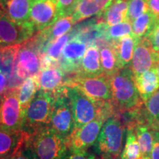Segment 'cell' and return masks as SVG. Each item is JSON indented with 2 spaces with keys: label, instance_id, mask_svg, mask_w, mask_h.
<instances>
[{
  "label": "cell",
  "instance_id": "1",
  "mask_svg": "<svg viewBox=\"0 0 159 159\" xmlns=\"http://www.w3.org/2000/svg\"><path fill=\"white\" fill-rule=\"evenodd\" d=\"M112 102L117 113L144 105L135 83V77L129 67L120 69L110 77Z\"/></svg>",
  "mask_w": 159,
  "mask_h": 159
},
{
  "label": "cell",
  "instance_id": "2",
  "mask_svg": "<svg viewBox=\"0 0 159 159\" xmlns=\"http://www.w3.org/2000/svg\"><path fill=\"white\" fill-rule=\"evenodd\" d=\"M28 143L35 159H63L69 151L66 139L50 126L30 134Z\"/></svg>",
  "mask_w": 159,
  "mask_h": 159
},
{
  "label": "cell",
  "instance_id": "3",
  "mask_svg": "<svg viewBox=\"0 0 159 159\" xmlns=\"http://www.w3.org/2000/svg\"><path fill=\"white\" fill-rule=\"evenodd\" d=\"M55 95L39 90L26 108L23 130L29 134L49 126Z\"/></svg>",
  "mask_w": 159,
  "mask_h": 159
},
{
  "label": "cell",
  "instance_id": "4",
  "mask_svg": "<svg viewBox=\"0 0 159 159\" xmlns=\"http://www.w3.org/2000/svg\"><path fill=\"white\" fill-rule=\"evenodd\" d=\"M125 128L116 115L105 121L95 142L97 152L108 159L118 158L122 152Z\"/></svg>",
  "mask_w": 159,
  "mask_h": 159
},
{
  "label": "cell",
  "instance_id": "5",
  "mask_svg": "<svg viewBox=\"0 0 159 159\" xmlns=\"http://www.w3.org/2000/svg\"><path fill=\"white\" fill-rule=\"evenodd\" d=\"M65 93L70 102L75 121V129L83 127L94 119L100 117L101 102L86 96L78 88L66 85ZM100 119V118H99Z\"/></svg>",
  "mask_w": 159,
  "mask_h": 159
},
{
  "label": "cell",
  "instance_id": "6",
  "mask_svg": "<svg viewBox=\"0 0 159 159\" xmlns=\"http://www.w3.org/2000/svg\"><path fill=\"white\" fill-rule=\"evenodd\" d=\"M66 85L77 87L95 101L112 100L110 77L105 74L95 77L75 74L71 78L67 79Z\"/></svg>",
  "mask_w": 159,
  "mask_h": 159
},
{
  "label": "cell",
  "instance_id": "7",
  "mask_svg": "<svg viewBox=\"0 0 159 159\" xmlns=\"http://www.w3.org/2000/svg\"><path fill=\"white\" fill-rule=\"evenodd\" d=\"M36 33L34 26L29 21L16 22L0 9V49L25 43Z\"/></svg>",
  "mask_w": 159,
  "mask_h": 159
},
{
  "label": "cell",
  "instance_id": "8",
  "mask_svg": "<svg viewBox=\"0 0 159 159\" xmlns=\"http://www.w3.org/2000/svg\"><path fill=\"white\" fill-rule=\"evenodd\" d=\"M41 53L33 37L21 43L16 59V76L19 79H26L37 75L41 69Z\"/></svg>",
  "mask_w": 159,
  "mask_h": 159
},
{
  "label": "cell",
  "instance_id": "9",
  "mask_svg": "<svg viewBox=\"0 0 159 159\" xmlns=\"http://www.w3.org/2000/svg\"><path fill=\"white\" fill-rule=\"evenodd\" d=\"M54 95L49 126L67 139L75 130V121L70 102L65 93V86L62 91Z\"/></svg>",
  "mask_w": 159,
  "mask_h": 159
},
{
  "label": "cell",
  "instance_id": "10",
  "mask_svg": "<svg viewBox=\"0 0 159 159\" xmlns=\"http://www.w3.org/2000/svg\"><path fill=\"white\" fill-rule=\"evenodd\" d=\"M25 114L20 104L18 88L8 90L0 100V128L23 130Z\"/></svg>",
  "mask_w": 159,
  "mask_h": 159
},
{
  "label": "cell",
  "instance_id": "11",
  "mask_svg": "<svg viewBox=\"0 0 159 159\" xmlns=\"http://www.w3.org/2000/svg\"><path fill=\"white\" fill-rule=\"evenodd\" d=\"M105 121L97 118L81 128L75 129L66 139L70 151H85L95 144Z\"/></svg>",
  "mask_w": 159,
  "mask_h": 159
},
{
  "label": "cell",
  "instance_id": "12",
  "mask_svg": "<svg viewBox=\"0 0 159 159\" xmlns=\"http://www.w3.org/2000/svg\"><path fill=\"white\" fill-rule=\"evenodd\" d=\"M60 17L54 0H33L28 21L39 32L54 24Z\"/></svg>",
  "mask_w": 159,
  "mask_h": 159
},
{
  "label": "cell",
  "instance_id": "13",
  "mask_svg": "<svg viewBox=\"0 0 159 159\" xmlns=\"http://www.w3.org/2000/svg\"><path fill=\"white\" fill-rule=\"evenodd\" d=\"M158 55V53L155 52L148 38L139 39L135 47L130 66L134 77L154 69Z\"/></svg>",
  "mask_w": 159,
  "mask_h": 159
},
{
  "label": "cell",
  "instance_id": "14",
  "mask_svg": "<svg viewBox=\"0 0 159 159\" xmlns=\"http://www.w3.org/2000/svg\"><path fill=\"white\" fill-rule=\"evenodd\" d=\"M87 44L76 38H70L66 44L58 62V67L65 73H76L86 50Z\"/></svg>",
  "mask_w": 159,
  "mask_h": 159
},
{
  "label": "cell",
  "instance_id": "15",
  "mask_svg": "<svg viewBox=\"0 0 159 159\" xmlns=\"http://www.w3.org/2000/svg\"><path fill=\"white\" fill-rule=\"evenodd\" d=\"M66 73L57 66L41 69L37 75L40 90L55 94L62 91L66 83Z\"/></svg>",
  "mask_w": 159,
  "mask_h": 159
},
{
  "label": "cell",
  "instance_id": "16",
  "mask_svg": "<svg viewBox=\"0 0 159 159\" xmlns=\"http://www.w3.org/2000/svg\"><path fill=\"white\" fill-rule=\"evenodd\" d=\"M30 134L24 130H8L0 128V158H8L23 143Z\"/></svg>",
  "mask_w": 159,
  "mask_h": 159
},
{
  "label": "cell",
  "instance_id": "17",
  "mask_svg": "<svg viewBox=\"0 0 159 159\" xmlns=\"http://www.w3.org/2000/svg\"><path fill=\"white\" fill-rule=\"evenodd\" d=\"M75 74L89 77L104 75L101 64L99 48L96 43L88 45L78 70Z\"/></svg>",
  "mask_w": 159,
  "mask_h": 159
},
{
  "label": "cell",
  "instance_id": "18",
  "mask_svg": "<svg viewBox=\"0 0 159 159\" xmlns=\"http://www.w3.org/2000/svg\"><path fill=\"white\" fill-rule=\"evenodd\" d=\"M113 0H78L72 13L73 21L76 24L94 16L101 15Z\"/></svg>",
  "mask_w": 159,
  "mask_h": 159
},
{
  "label": "cell",
  "instance_id": "19",
  "mask_svg": "<svg viewBox=\"0 0 159 159\" xmlns=\"http://www.w3.org/2000/svg\"><path fill=\"white\" fill-rule=\"evenodd\" d=\"M33 0H0V9L16 22H25L30 19Z\"/></svg>",
  "mask_w": 159,
  "mask_h": 159
},
{
  "label": "cell",
  "instance_id": "20",
  "mask_svg": "<svg viewBox=\"0 0 159 159\" xmlns=\"http://www.w3.org/2000/svg\"><path fill=\"white\" fill-rule=\"evenodd\" d=\"M139 40L131 34L116 41H111L116 52L119 68L121 69L130 66L135 47Z\"/></svg>",
  "mask_w": 159,
  "mask_h": 159
},
{
  "label": "cell",
  "instance_id": "21",
  "mask_svg": "<svg viewBox=\"0 0 159 159\" xmlns=\"http://www.w3.org/2000/svg\"><path fill=\"white\" fill-rule=\"evenodd\" d=\"M128 0H113L108 8L98 16L108 26L128 20Z\"/></svg>",
  "mask_w": 159,
  "mask_h": 159
},
{
  "label": "cell",
  "instance_id": "22",
  "mask_svg": "<svg viewBox=\"0 0 159 159\" xmlns=\"http://www.w3.org/2000/svg\"><path fill=\"white\" fill-rule=\"evenodd\" d=\"M135 83L144 102L159 89V78L155 68L135 77Z\"/></svg>",
  "mask_w": 159,
  "mask_h": 159
},
{
  "label": "cell",
  "instance_id": "23",
  "mask_svg": "<svg viewBox=\"0 0 159 159\" xmlns=\"http://www.w3.org/2000/svg\"><path fill=\"white\" fill-rule=\"evenodd\" d=\"M100 49V61L103 72L108 77H111L120 70L116 52L110 41H106L99 46Z\"/></svg>",
  "mask_w": 159,
  "mask_h": 159
},
{
  "label": "cell",
  "instance_id": "24",
  "mask_svg": "<svg viewBox=\"0 0 159 159\" xmlns=\"http://www.w3.org/2000/svg\"><path fill=\"white\" fill-rule=\"evenodd\" d=\"M40 90L39 81H38L37 75L33 77H29L25 79L23 83L18 88V94L21 108L25 111L27 108L30 102Z\"/></svg>",
  "mask_w": 159,
  "mask_h": 159
},
{
  "label": "cell",
  "instance_id": "25",
  "mask_svg": "<svg viewBox=\"0 0 159 159\" xmlns=\"http://www.w3.org/2000/svg\"><path fill=\"white\" fill-rule=\"evenodd\" d=\"M157 20L158 19L156 16L148 10L133 21V35L138 39L147 37L152 30Z\"/></svg>",
  "mask_w": 159,
  "mask_h": 159
},
{
  "label": "cell",
  "instance_id": "26",
  "mask_svg": "<svg viewBox=\"0 0 159 159\" xmlns=\"http://www.w3.org/2000/svg\"><path fill=\"white\" fill-rule=\"evenodd\" d=\"M143 158H149L155 142L154 131L148 123L137 126L135 129Z\"/></svg>",
  "mask_w": 159,
  "mask_h": 159
},
{
  "label": "cell",
  "instance_id": "27",
  "mask_svg": "<svg viewBox=\"0 0 159 159\" xmlns=\"http://www.w3.org/2000/svg\"><path fill=\"white\" fill-rule=\"evenodd\" d=\"M148 124L153 131L159 132V89L144 102Z\"/></svg>",
  "mask_w": 159,
  "mask_h": 159
},
{
  "label": "cell",
  "instance_id": "28",
  "mask_svg": "<svg viewBox=\"0 0 159 159\" xmlns=\"http://www.w3.org/2000/svg\"><path fill=\"white\" fill-rule=\"evenodd\" d=\"M126 142L121 154V159H140L142 158L140 147L134 129H127Z\"/></svg>",
  "mask_w": 159,
  "mask_h": 159
},
{
  "label": "cell",
  "instance_id": "29",
  "mask_svg": "<svg viewBox=\"0 0 159 159\" xmlns=\"http://www.w3.org/2000/svg\"><path fill=\"white\" fill-rule=\"evenodd\" d=\"M131 34H133L132 22L125 20L116 25L108 26L105 33V39L111 42Z\"/></svg>",
  "mask_w": 159,
  "mask_h": 159
},
{
  "label": "cell",
  "instance_id": "30",
  "mask_svg": "<svg viewBox=\"0 0 159 159\" xmlns=\"http://www.w3.org/2000/svg\"><path fill=\"white\" fill-rule=\"evenodd\" d=\"M70 33H69V34H65L53 40L46 46L41 54L47 55L54 61L59 62L63 49L69 40L70 39Z\"/></svg>",
  "mask_w": 159,
  "mask_h": 159
},
{
  "label": "cell",
  "instance_id": "31",
  "mask_svg": "<svg viewBox=\"0 0 159 159\" xmlns=\"http://www.w3.org/2000/svg\"><path fill=\"white\" fill-rule=\"evenodd\" d=\"M148 10V0H128V20L133 22Z\"/></svg>",
  "mask_w": 159,
  "mask_h": 159
},
{
  "label": "cell",
  "instance_id": "32",
  "mask_svg": "<svg viewBox=\"0 0 159 159\" xmlns=\"http://www.w3.org/2000/svg\"><path fill=\"white\" fill-rule=\"evenodd\" d=\"M29 138L11 155L9 159H35L29 145Z\"/></svg>",
  "mask_w": 159,
  "mask_h": 159
},
{
  "label": "cell",
  "instance_id": "33",
  "mask_svg": "<svg viewBox=\"0 0 159 159\" xmlns=\"http://www.w3.org/2000/svg\"><path fill=\"white\" fill-rule=\"evenodd\" d=\"M78 0H56L60 16L71 15Z\"/></svg>",
  "mask_w": 159,
  "mask_h": 159
},
{
  "label": "cell",
  "instance_id": "34",
  "mask_svg": "<svg viewBox=\"0 0 159 159\" xmlns=\"http://www.w3.org/2000/svg\"><path fill=\"white\" fill-rule=\"evenodd\" d=\"M147 38L150 41L155 52L159 54V19L156 21L152 30L150 31Z\"/></svg>",
  "mask_w": 159,
  "mask_h": 159
},
{
  "label": "cell",
  "instance_id": "35",
  "mask_svg": "<svg viewBox=\"0 0 159 159\" xmlns=\"http://www.w3.org/2000/svg\"><path fill=\"white\" fill-rule=\"evenodd\" d=\"M63 159H97L96 157L85 151L69 150Z\"/></svg>",
  "mask_w": 159,
  "mask_h": 159
},
{
  "label": "cell",
  "instance_id": "36",
  "mask_svg": "<svg viewBox=\"0 0 159 159\" xmlns=\"http://www.w3.org/2000/svg\"><path fill=\"white\" fill-rule=\"evenodd\" d=\"M10 77L11 76L7 73L0 69V100L3 95L8 91Z\"/></svg>",
  "mask_w": 159,
  "mask_h": 159
},
{
  "label": "cell",
  "instance_id": "37",
  "mask_svg": "<svg viewBox=\"0 0 159 159\" xmlns=\"http://www.w3.org/2000/svg\"><path fill=\"white\" fill-rule=\"evenodd\" d=\"M155 142L152 150H151L150 156L148 159H159V132L154 131Z\"/></svg>",
  "mask_w": 159,
  "mask_h": 159
},
{
  "label": "cell",
  "instance_id": "38",
  "mask_svg": "<svg viewBox=\"0 0 159 159\" xmlns=\"http://www.w3.org/2000/svg\"><path fill=\"white\" fill-rule=\"evenodd\" d=\"M148 8L157 19H159V0H148Z\"/></svg>",
  "mask_w": 159,
  "mask_h": 159
},
{
  "label": "cell",
  "instance_id": "39",
  "mask_svg": "<svg viewBox=\"0 0 159 159\" xmlns=\"http://www.w3.org/2000/svg\"><path fill=\"white\" fill-rule=\"evenodd\" d=\"M155 69H156L157 75H158V77L159 78V54L158 55V58H157V61H156V66H155Z\"/></svg>",
  "mask_w": 159,
  "mask_h": 159
},
{
  "label": "cell",
  "instance_id": "40",
  "mask_svg": "<svg viewBox=\"0 0 159 159\" xmlns=\"http://www.w3.org/2000/svg\"><path fill=\"white\" fill-rule=\"evenodd\" d=\"M140 159H148V158H143V157H142V158H140Z\"/></svg>",
  "mask_w": 159,
  "mask_h": 159
},
{
  "label": "cell",
  "instance_id": "41",
  "mask_svg": "<svg viewBox=\"0 0 159 159\" xmlns=\"http://www.w3.org/2000/svg\"><path fill=\"white\" fill-rule=\"evenodd\" d=\"M0 159H8V158H0Z\"/></svg>",
  "mask_w": 159,
  "mask_h": 159
},
{
  "label": "cell",
  "instance_id": "42",
  "mask_svg": "<svg viewBox=\"0 0 159 159\" xmlns=\"http://www.w3.org/2000/svg\"><path fill=\"white\" fill-rule=\"evenodd\" d=\"M54 1H55V2H56V0H54Z\"/></svg>",
  "mask_w": 159,
  "mask_h": 159
}]
</instances>
